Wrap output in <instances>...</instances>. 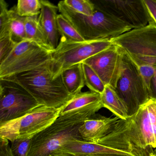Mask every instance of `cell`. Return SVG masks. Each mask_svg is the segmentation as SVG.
<instances>
[{
    "instance_id": "1",
    "label": "cell",
    "mask_w": 156,
    "mask_h": 156,
    "mask_svg": "<svg viewBox=\"0 0 156 156\" xmlns=\"http://www.w3.org/2000/svg\"><path fill=\"white\" fill-rule=\"evenodd\" d=\"M103 107L102 102L59 115L53 123L31 139L27 156H49L66 142L83 140L79 129L84 121Z\"/></svg>"
},
{
    "instance_id": "2",
    "label": "cell",
    "mask_w": 156,
    "mask_h": 156,
    "mask_svg": "<svg viewBox=\"0 0 156 156\" xmlns=\"http://www.w3.org/2000/svg\"><path fill=\"white\" fill-rule=\"evenodd\" d=\"M51 64L2 80L20 85L41 105L61 109L73 96L67 92L61 76L53 79Z\"/></svg>"
},
{
    "instance_id": "3",
    "label": "cell",
    "mask_w": 156,
    "mask_h": 156,
    "mask_svg": "<svg viewBox=\"0 0 156 156\" xmlns=\"http://www.w3.org/2000/svg\"><path fill=\"white\" fill-rule=\"evenodd\" d=\"M57 6L60 14L70 22L86 41L111 39L132 30L95 5L94 12L90 16L75 12L63 1H60Z\"/></svg>"
},
{
    "instance_id": "4",
    "label": "cell",
    "mask_w": 156,
    "mask_h": 156,
    "mask_svg": "<svg viewBox=\"0 0 156 156\" xmlns=\"http://www.w3.org/2000/svg\"><path fill=\"white\" fill-rule=\"evenodd\" d=\"M113 45L110 39L73 41L61 37L57 47L51 51V71L53 79L63 71L83 62Z\"/></svg>"
},
{
    "instance_id": "5",
    "label": "cell",
    "mask_w": 156,
    "mask_h": 156,
    "mask_svg": "<svg viewBox=\"0 0 156 156\" xmlns=\"http://www.w3.org/2000/svg\"><path fill=\"white\" fill-rule=\"evenodd\" d=\"M112 44L125 52L138 67L144 66L156 68V26L133 29L110 39Z\"/></svg>"
},
{
    "instance_id": "6",
    "label": "cell",
    "mask_w": 156,
    "mask_h": 156,
    "mask_svg": "<svg viewBox=\"0 0 156 156\" xmlns=\"http://www.w3.org/2000/svg\"><path fill=\"white\" fill-rule=\"evenodd\" d=\"M121 51V71L115 90L126 105L129 118L136 114L150 98L148 90L138 66L125 52Z\"/></svg>"
},
{
    "instance_id": "7",
    "label": "cell",
    "mask_w": 156,
    "mask_h": 156,
    "mask_svg": "<svg viewBox=\"0 0 156 156\" xmlns=\"http://www.w3.org/2000/svg\"><path fill=\"white\" fill-rule=\"evenodd\" d=\"M61 109L40 105L21 117L0 124V137L11 142L32 139L59 117Z\"/></svg>"
},
{
    "instance_id": "8",
    "label": "cell",
    "mask_w": 156,
    "mask_h": 156,
    "mask_svg": "<svg viewBox=\"0 0 156 156\" xmlns=\"http://www.w3.org/2000/svg\"><path fill=\"white\" fill-rule=\"evenodd\" d=\"M51 61V51L32 41L25 40L16 44L0 63V80L50 64Z\"/></svg>"
},
{
    "instance_id": "9",
    "label": "cell",
    "mask_w": 156,
    "mask_h": 156,
    "mask_svg": "<svg viewBox=\"0 0 156 156\" xmlns=\"http://www.w3.org/2000/svg\"><path fill=\"white\" fill-rule=\"evenodd\" d=\"M127 135L134 146L144 151L156 148V102L150 99L126 120Z\"/></svg>"
},
{
    "instance_id": "10",
    "label": "cell",
    "mask_w": 156,
    "mask_h": 156,
    "mask_svg": "<svg viewBox=\"0 0 156 156\" xmlns=\"http://www.w3.org/2000/svg\"><path fill=\"white\" fill-rule=\"evenodd\" d=\"M115 154L140 156L136 149L116 137H105L97 143L73 140L66 142L53 154L55 156H93Z\"/></svg>"
},
{
    "instance_id": "11",
    "label": "cell",
    "mask_w": 156,
    "mask_h": 156,
    "mask_svg": "<svg viewBox=\"0 0 156 156\" xmlns=\"http://www.w3.org/2000/svg\"><path fill=\"white\" fill-rule=\"evenodd\" d=\"M40 105L20 85L0 80V124L21 117Z\"/></svg>"
},
{
    "instance_id": "12",
    "label": "cell",
    "mask_w": 156,
    "mask_h": 156,
    "mask_svg": "<svg viewBox=\"0 0 156 156\" xmlns=\"http://www.w3.org/2000/svg\"><path fill=\"white\" fill-rule=\"evenodd\" d=\"M96 7L133 29L145 27L150 18L143 0L92 1Z\"/></svg>"
},
{
    "instance_id": "13",
    "label": "cell",
    "mask_w": 156,
    "mask_h": 156,
    "mask_svg": "<svg viewBox=\"0 0 156 156\" xmlns=\"http://www.w3.org/2000/svg\"><path fill=\"white\" fill-rule=\"evenodd\" d=\"M122 56L121 50L113 44L83 62L94 71L105 86L115 89L121 71Z\"/></svg>"
},
{
    "instance_id": "14",
    "label": "cell",
    "mask_w": 156,
    "mask_h": 156,
    "mask_svg": "<svg viewBox=\"0 0 156 156\" xmlns=\"http://www.w3.org/2000/svg\"><path fill=\"white\" fill-rule=\"evenodd\" d=\"M118 118H107L94 114L84 121L79 131L83 140L97 143L115 129L119 120Z\"/></svg>"
},
{
    "instance_id": "15",
    "label": "cell",
    "mask_w": 156,
    "mask_h": 156,
    "mask_svg": "<svg viewBox=\"0 0 156 156\" xmlns=\"http://www.w3.org/2000/svg\"><path fill=\"white\" fill-rule=\"evenodd\" d=\"M41 13L38 17L48 42L53 50L59 43V34L57 27V17L58 6L48 1L41 0Z\"/></svg>"
},
{
    "instance_id": "16",
    "label": "cell",
    "mask_w": 156,
    "mask_h": 156,
    "mask_svg": "<svg viewBox=\"0 0 156 156\" xmlns=\"http://www.w3.org/2000/svg\"><path fill=\"white\" fill-rule=\"evenodd\" d=\"M61 76L66 90L73 96L81 93L85 85L82 63L67 68L63 71Z\"/></svg>"
},
{
    "instance_id": "17",
    "label": "cell",
    "mask_w": 156,
    "mask_h": 156,
    "mask_svg": "<svg viewBox=\"0 0 156 156\" xmlns=\"http://www.w3.org/2000/svg\"><path fill=\"white\" fill-rule=\"evenodd\" d=\"M101 100L103 107L110 110L119 119L126 120L129 118L126 105L111 87L105 86L101 94Z\"/></svg>"
},
{
    "instance_id": "18",
    "label": "cell",
    "mask_w": 156,
    "mask_h": 156,
    "mask_svg": "<svg viewBox=\"0 0 156 156\" xmlns=\"http://www.w3.org/2000/svg\"><path fill=\"white\" fill-rule=\"evenodd\" d=\"M100 102V94L92 91L81 92L74 96L61 108L60 115L79 110Z\"/></svg>"
},
{
    "instance_id": "19",
    "label": "cell",
    "mask_w": 156,
    "mask_h": 156,
    "mask_svg": "<svg viewBox=\"0 0 156 156\" xmlns=\"http://www.w3.org/2000/svg\"><path fill=\"white\" fill-rule=\"evenodd\" d=\"M38 17L39 16L26 18L25 26L26 40L32 41L44 50L51 51L53 49L49 44L41 26Z\"/></svg>"
},
{
    "instance_id": "20",
    "label": "cell",
    "mask_w": 156,
    "mask_h": 156,
    "mask_svg": "<svg viewBox=\"0 0 156 156\" xmlns=\"http://www.w3.org/2000/svg\"><path fill=\"white\" fill-rule=\"evenodd\" d=\"M9 10L11 16L10 35L13 42L18 44L26 40L25 26L26 18L21 17L18 14L16 6Z\"/></svg>"
},
{
    "instance_id": "21",
    "label": "cell",
    "mask_w": 156,
    "mask_h": 156,
    "mask_svg": "<svg viewBox=\"0 0 156 156\" xmlns=\"http://www.w3.org/2000/svg\"><path fill=\"white\" fill-rule=\"evenodd\" d=\"M57 27L61 37L73 41H83L85 40L77 30L62 15L58 14L57 17Z\"/></svg>"
},
{
    "instance_id": "22",
    "label": "cell",
    "mask_w": 156,
    "mask_h": 156,
    "mask_svg": "<svg viewBox=\"0 0 156 156\" xmlns=\"http://www.w3.org/2000/svg\"><path fill=\"white\" fill-rule=\"evenodd\" d=\"M82 67L86 85L91 91L101 94L105 90V85L89 66L83 62Z\"/></svg>"
},
{
    "instance_id": "23",
    "label": "cell",
    "mask_w": 156,
    "mask_h": 156,
    "mask_svg": "<svg viewBox=\"0 0 156 156\" xmlns=\"http://www.w3.org/2000/svg\"><path fill=\"white\" fill-rule=\"evenodd\" d=\"M16 9L21 17L39 16L41 9V0H19Z\"/></svg>"
},
{
    "instance_id": "24",
    "label": "cell",
    "mask_w": 156,
    "mask_h": 156,
    "mask_svg": "<svg viewBox=\"0 0 156 156\" xmlns=\"http://www.w3.org/2000/svg\"><path fill=\"white\" fill-rule=\"evenodd\" d=\"M64 3L75 12L85 16L93 15L95 6L92 1L89 0H65Z\"/></svg>"
},
{
    "instance_id": "25",
    "label": "cell",
    "mask_w": 156,
    "mask_h": 156,
    "mask_svg": "<svg viewBox=\"0 0 156 156\" xmlns=\"http://www.w3.org/2000/svg\"><path fill=\"white\" fill-rule=\"evenodd\" d=\"M11 16L7 2L0 1V37L10 34Z\"/></svg>"
},
{
    "instance_id": "26",
    "label": "cell",
    "mask_w": 156,
    "mask_h": 156,
    "mask_svg": "<svg viewBox=\"0 0 156 156\" xmlns=\"http://www.w3.org/2000/svg\"><path fill=\"white\" fill-rule=\"evenodd\" d=\"M31 140V139H21L11 142V148L14 156H27Z\"/></svg>"
},
{
    "instance_id": "27",
    "label": "cell",
    "mask_w": 156,
    "mask_h": 156,
    "mask_svg": "<svg viewBox=\"0 0 156 156\" xmlns=\"http://www.w3.org/2000/svg\"><path fill=\"white\" fill-rule=\"evenodd\" d=\"M9 34L0 37V63L2 62L16 46Z\"/></svg>"
},
{
    "instance_id": "28",
    "label": "cell",
    "mask_w": 156,
    "mask_h": 156,
    "mask_svg": "<svg viewBox=\"0 0 156 156\" xmlns=\"http://www.w3.org/2000/svg\"><path fill=\"white\" fill-rule=\"evenodd\" d=\"M139 67L140 73L142 76V79L145 83L148 90L150 85L151 81L154 75L156 68L152 66H144Z\"/></svg>"
},
{
    "instance_id": "29",
    "label": "cell",
    "mask_w": 156,
    "mask_h": 156,
    "mask_svg": "<svg viewBox=\"0 0 156 156\" xmlns=\"http://www.w3.org/2000/svg\"><path fill=\"white\" fill-rule=\"evenodd\" d=\"M149 16V23L156 26V0H143Z\"/></svg>"
},
{
    "instance_id": "30",
    "label": "cell",
    "mask_w": 156,
    "mask_h": 156,
    "mask_svg": "<svg viewBox=\"0 0 156 156\" xmlns=\"http://www.w3.org/2000/svg\"><path fill=\"white\" fill-rule=\"evenodd\" d=\"M0 156H14L9 144V140L0 137Z\"/></svg>"
},
{
    "instance_id": "31",
    "label": "cell",
    "mask_w": 156,
    "mask_h": 156,
    "mask_svg": "<svg viewBox=\"0 0 156 156\" xmlns=\"http://www.w3.org/2000/svg\"><path fill=\"white\" fill-rule=\"evenodd\" d=\"M149 98L156 102V68L149 88Z\"/></svg>"
},
{
    "instance_id": "32",
    "label": "cell",
    "mask_w": 156,
    "mask_h": 156,
    "mask_svg": "<svg viewBox=\"0 0 156 156\" xmlns=\"http://www.w3.org/2000/svg\"><path fill=\"white\" fill-rule=\"evenodd\" d=\"M93 156H134L131 155H122V154H103V155H96Z\"/></svg>"
},
{
    "instance_id": "33",
    "label": "cell",
    "mask_w": 156,
    "mask_h": 156,
    "mask_svg": "<svg viewBox=\"0 0 156 156\" xmlns=\"http://www.w3.org/2000/svg\"><path fill=\"white\" fill-rule=\"evenodd\" d=\"M149 155L151 156H156V148L155 149V150L152 151V150H151L149 151Z\"/></svg>"
},
{
    "instance_id": "34",
    "label": "cell",
    "mask_w": 156,
    "mask_h": 156,
    "mask_svg": "<svg viewBox=\"0 0 156 156\" xmlns=\"http://www.w3.org/2000/svg\"><path fill=\"white\" fill-rule=\"evenodd\" d=\"M147 156H151L150 155H149V152L148 153V155Z\"/></svg>"
},
{
    "instance_id": "35",
    "label": "cell",
    "mask_w": 156,
    "mask_h": 156,
    "mask_svg": "<svg viewBox=\"0 0 156 156\" xmlns=\"http://www.w3.org/2000/svg\"><path fill=\"white\" fill-rule=\"evenodd\" d=\"M49 156H55V155H49Z\"/></svg>"
}]
</instances>
